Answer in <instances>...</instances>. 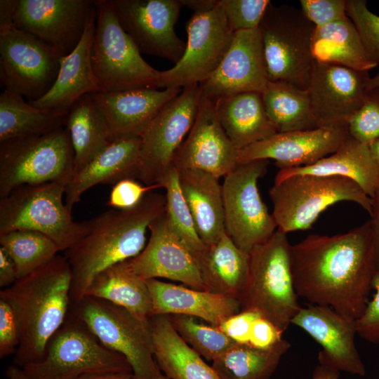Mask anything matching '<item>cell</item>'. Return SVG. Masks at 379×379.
I'll return each instance as SVG.
<instances>
[{"label":"cell","mask_w":379,"mask_h":379,"mask_svg":"<svg viewBox=\"0 0 379 379\" xmlns=\"http://www.w3.org/2000/svg\"><path fill=\"white\" fill-rule=\"evenodd\" d=\"M290 263L298 297L357 320L378 273L370 220L345 233L307 236L291 246Z\"/></svg>","instance_id":"cell-1"},{"label":"cell","mask_w":379,"mask_h":379,"mask_svg":"<svg viewBox=\"0 0 379 379\" xmlns=\"http://www.w3.org/2000/svg\"><path fill=\"white\" fill-rule=\"evenodd\" d=\"M165 211V196L150 192L132 208L109 209L86 220L85 234L65 251L72 273L71 303L85 295L100 272L138 255L149 225Z\"/></svg>","instance_id":"cell-2"},{"label":"cell","mask_w":379,"mask_h":379,"mask_svg":"<svg viewBox=\"0 0 379 379\" xmlns=\"http://www.w3.org/2000/svg\"><path fill=\"white\" fill-rule=\"evenodd\" d=\"M71 284L69 263L65 256L56 255L0 291V299L11 306L18 327L13 364L22 368L44 359L49 340L67 317Z\"/></svg>","instance_id":"cell-3"},{"label":"cell","mask_w":379,"mask_h":379,"mask_svg":"<svg viewBox=\"0 0 379 379\" xmlns=\"http://www.w3.org/2000/svg\"><path fill=\"white\" fill-rule=\"evenodd\" d=\"M286 234L276 230L249 253L248 274L238 298L240 310H253L286 331L301 306L295 292ZM240 310V311H241Z\"/></svg>","instance_id":"cell-4"},{"label":"cell","mask_w":379,"mask_h":379,"mask_svg":"<svg viewBox=\"0 0 379 379\" xmlns=\"http://www.w3.org/2000/svg\"><path fill=\"white\" fill-rule=\"evenodd\" d=\"M269 195L277 230L286 234L310 229L323 211L340 201L371 212V198L357 182L341 176L294 175L274 182Z\"/></svg>","instance_id":"cell-5"},{"label":"cell","mask_w":379,"mask_h":379,"mask_svg":"<svg viewBox=\"0 0 379 379\" xmlns=\"http://www.w3.org/2000/svg\"><path fill=\"white\" fill-rule=\"evenodd\" d=\"M74 174V157L65 128L0 142V199L23 185L66 186Z\"/></svg>","instance_id":"cell-6"},{"label":"cell","mask_w":379,"mask_h":379,"mask_svg":"<svg viewBox=\"0 0 379 379\" xmlns=\"http://www.w3.org/2000/svg\"><path fill=\"white\" fill-rule=\"evenodd\" d=\"M95 7L91 60L100 92L157 88L159 71L142 58L121 27L110 0H95Z\"/></svg>","instance_id":"cell-7"},{"label":"cell","mask_w":379,"mask_h":379,"mask_svg":"<svg viewBox=\"0 0 379 379\" xmlns=\"http://www.w3.org/2000/svg\"><path fill=\"white\" fill-rule=\"evenodd\" d=\"M258 28L269 81L307 90L316 63L312 51L314 25L300 9L270 3Z\"/></svg>","instance_id":"cell-8"},{"label":"cell","mask_w":379,"mask_h":379,"mask_svg":"<svg viewBox=\"0 0 379 379\" xmlns=\"http://www.w3.org/2000/svg\"><path fill=\"white\" fill-rule=\"evenodd\" d=\"M30 379H76L86 373H133L121 354L108 349L68 313L49 340L44 359L22 368Z\"/></svg>","instance_id":"cell-9"},{"label":"cell","mask_w":379,"mask_h":379,"mask_svg":"<svg viewBox=\"0 0 379 379\" xmlns=\"http://www.w3.org/2000/svg\"><path fill=\"white\" fill-rule=\"evenodd\" d=\"M65 186L23 185L0 199V234L27 230L41 232L67 251L85 234L87 222L72 220L63 202Z\"/></svg>","instance_id":"cell-10"},{"label":"cell","mask_w":379,"mask_h":379,"mask_svg":"<svg viewBox=\"0 0 379 379\" xmlns=\"http://www.w3.org/2000/svg\"><path fill=\"white\" fill-rule=\"evenodd\" d=\"M69 314L82 321L103 345L126 358L133 379H157L161 373L153 356L149 321L143 322L126 308L90 295L71 303Z\"/></svg>","instance_id":"cell-11"},{"label":"cell","mask_w":379,"mask_h":379,"mask_svg":"<svg viewBox=\"0 0 379 379\" xmlns=\"http://www.w3.org/2000/svg\"><path fill=\"white\" fill-rule=\"evenodd\" d=\"M62 57L13 22L0 23V81L4 90L28 102L40 99L53 86Z\"/></svg>","instance_id":"cell-12"},{"label":"cell","mask_w":379,"mask_h":379,"mask_svg":"<svg viewBox=\"0 0 379 379\" xmlns=\"http://www.w3.org/2000/svg\"><path fill=\"white\" fill-rule=\"evenodd\" d=\"M268 164L269 160L265 159L239 163L224 177L222 185L225 231L248 253L277 228L258 187Z\"/></svg>","instance_id":"cell-13"},{"label":"cell","mask_w":379,"mask_h":379,"mask_svg":"<svg viewBox=\"0 0 379 379\" xmlns=\"http://www.w3.org/2000/svg\"><path fill=\"white\" fill-rule=\"evenodd\" d=\"M201 98L199 84L182 88L140 135L137 179L145 185L159 184L172 167L174 156L194 121Z\"/></svg>","instance_id":"cell-14"},{"label":"cell","mask_w":379,"mask_h":379,"mask_svg":"<svg viewBox=\"0 0 379 379\" xmlns=\"http://www.w3.org/2000/svg\"><path fill=\"white\" fill-rule=\"evenodd\" d=\"M187 40L180 60L159 71L156 88H184L200 84L216 70L231 44L234 32L219 4L206 13H193L186 24Z\"/></svg>","instance_id":"cell-15"},{"label":"cell","mask_w":379,"mask_h":379,"mask_svg":"<svg viewBox=\"0 0 379 379\" xmlns=\"http://www.w3.org/2000/svg\"><path fill=\"white\" fill-rule=\"evenodd\" d=\"M119 21L140 53L177 63L185 44L175 32L182 0H110Z\"/></svg>","instance_id":"cell-16"},{"label":"cell","mask_w":379,"mask_h":379,"mask_svg":"<svg viewBox=\"0 0 379 379\" xmlns=\"http://www.w3.org/2000/svg\"><path fill=\"white\" fill-rule=\"evenodd\" d=\"M94 6V0H15L13 22L65 56L81 39Z\"/></svg>","instance_id":"cell-17"},{"label":"cell","mask_w":379,"mask_h":379,"mask_svg":"<svg viewBox=\"0 0 379 379\" xmlns=\"http://www.w3.org/2000/svg\"><path fill=\"white\" fill-rule=\"evenodd\" d=\"M367 71L316 62L307 89L318 127L347 126L371 90Z\"/></svg>","instance_id":"cell-18"},{"label":"cell","mask_w":379,"mask_h":379,"mask_svg":"<svg viewBox=\"0 0 379 379\" xmlns=\"http://www.w3.org/2000/svg\"><path fill=\"white\" fill-rule=\"evenodd\" d=\"M239 151L221 125L215 102L201 94L194 121L172 166L201 170L220 179L237 166Z\"/></svg>","instance_id":"cell-19"},{"label":"cell","mask_w":379,"mask_h":379,"mask_svg":"<svg viewBox=\"0 0 379 379\" xmlns=\"http://www.w3.org/2000/svg\"><path fill=\"white\" fill-rule=\"evenodd\" d=\"M269 81L259 28L234 33L228 51L213 74L199 84L215 101L246 92L262 93Z\"/></svg>","instance_id":"cell-20"},{"label":"cell","mask_w":379,"mask_h":379,"mask_svg":"<svg viewBox=\"0 0 379 379\" xmlns=\"http://www.w3.org/2000/svg\"><path fill=\"white\" fill-rule=\"evenodd\" d=\"M356 321L329 307L310 305L300 307L291 324L302 329L322 347L318 354L319 363L340 372L364 376L365 365L355 344Z\"/></svg>","instance_id":"cell-21"},{"label":"cell","mask_w":379,"mask_h":379,"mask_svg":"<svg viewBox=\"0 0 379 379\" xmlns=\"http://www.w3.org/2000/svg\"><path fill=\"white\" fill-rule=\"evenodd\" d=\"M349 136L347 126L277 133L240 149L238 164L273 159L279 169L307 166L335 152Z\"/></svg>","instance_id":"cell-22"},{"label":"cell","mask_w":379,"mask_h":379,"mask_svg":"<svg viewBox=\"0 0 379 379\" xmlns=\"http://www.w3.org/2000/svg\"><path fill=\"white\" fill-rule=\"evenodd\" d=\"M149 230V239L143 250L128 260L132 270L145 280L165 278L205 291L196 260L173 231L166 211Z\"/></svg>","instance_id":"cell-23"},{"label":"cell","mask_w":379,"mask_h":379,"mask_svg":"<svg viewBox=\"0 0 379 379\" xmlns=\"http://www.w3.org/2000/svg\"><path fill=\"white\" fill-rule=\"evenodd\" d=\"M182 91L181 88H138L97 92L91 96L104 116L114 140L140 137L159 110Z\"/></svg>","instance_id":"cell-24"},{"label":"cell","mask_w":379,"mask_h":379,"mask_svg":"<svg viewBox=\"0 0 379 379\" xmlns=\"http://www.w3.org/2000/svg\"><path fill=\"white\" fill-rule=\"evenodd\" d=\"M95 19L94 6L79 42L73 51L61 58L53 86L44 96L29 104L41 109L68 111L82 96L100 92L91 60Z\"/></svg>","instance_id":"cell-25"},{"label":"cell","mask_w":379,"mask_h":379,"mask_svg":"<svg viewBox=\"0 0 379 379\" xmlns=\"http://www.w3.org/2000/svg\"><path fill=\"white\" fill-rule=\"evenodd\" d=\"M151 300V317L184 314L204 319L218 326L227 317L240 312L238 299L164 282L145 280Z\"/></svg>","instance_id":"cell-26"},{"label":"cell","mask_w":379,"mask_h":379,"mask_svg":"<svg viewBox=\"0 0 379 379\" xmlns=\"http://www.w3.org/2000/svg\"><path fill=\"white\" fill-rule=\"evenodd\" d=\"M140 143V137L116 139L77 173L65 189L68 210L72 212L82 194L95 185L137 179Z\"/></svg>","instance_id":"cell-27"},{"label":"cell","mask_w":379,"mask_h":379,"mask_svg":"<svg viewBox=\"0 0 379 379\" xmlns=\"http://www.w3.org/2000/svg\"><path fill=\"white\" fill-rule=\"evenodd\" d=\"M306 174L351 179L371 198L379 187V165L373 157L369 146L350 136L335 152L312 164L279 169L274 182L294 175Z\"/></svg>","instance_id":"cell-28"},{"label":"cell","mask_w":379,"mask_h":379,"mask_svg":"<svg viewBox=\"0 0 379 379\" xmlns=\"http://www.w3.org/2000/svg\"><path fill=\"white\" fill-rule=\"evenodd\" d=\"M194 258L205 291L238 299L248 278L249 253L239 248L226 231Z\"/></svg>","instance_id":"cell-29"},{"label":"cell","mask_w":379,"mask_h":379,"mask_svg":"<svg viewBox=\"0 0 379 379\" xmlns=\"http://www.w3.org/2000/svg\"><path fill=\"white\" fill-rule=\"evenodd\" d=\"M179 184L205 245L215 242L225 231L222 185L219 178L198 169L178 171Z\"/></svg>","instance_id":"cell-30"},{"label":"cell","mask_w":379,"mask_h":379,"mask_svg":"<svg viewBox=\"0 0 379 379\" xmlns=\"http://www.w3.org/2000/svg\"><path fill=\"white\" fill-rule=\"evenodd\" d=\"M149 325L153 356L164 375L169 379H219L212 366L178 334L168 315L151 317Z\"/></svg>","instance_id":"cell-31"},{"label":"cell","mask_w":379,"mask_h":379,"mask_svg":"<svg viewBox=\"0 0 379 379\" xmlns=\"http://www.w3.org/2000/svg\"><path fill=\"white\" fill-rule=\"evenodd\" d=\"M214 102L222 128L239 150L277 133L266 113L262 93H241Z\"/></svg>","instance_id":"cell-32"},{"label":"cell","mask_w":379,"mask_h":379,"mask_svg":"<svg viewBox=\"0 0 379 379\" xmlns=\"http://www.w3.org/2000/svg\"><path fill=\"white\" fill-rule=\"evenodd\" d=\"M312 51L319 63L367 72L378 66L366 53L355 26L347 16L315 27Z\"/></svg>","instance_id":"cell-33"},{"label":"cell","mask_w":379,"mask_h":379,"mask_svg":"<svg viewBox=\"0 0 379 379\" xmlns=\"http://www.w3.org/2000/svg\"><path fill=\"white\" fill-rule=\"evenodd\" d=\"M85 295L101 298L123 307L149 323L152 300L145 279L138 275L128 260L113 265L97 274Z\"/></svg>","instance_id":"cell-34"},{"label":"cell","mask_w":379,"mask_h":379,"mask_svg":"<svg viewBox=\"0 0 379 379\" xmlns=\"http://www.w3.org/2000/svg\"><path fill=\"white\" fill-rule=\"evenodd\" d=\"M65 126L74 151V175L113 141L109 126L91 94L82 96L69 108Z\"/></svg>","instance_id":"cell-35"},{"label":"cell","mask_w":379,"mask_h":379,"mask_svg":"<svg viewBox=\"0 0 379 379\" xmlns=\"http://www.w3.org/2000/svg\"><path fill=\"white\" fill-rule=\"evenodd\" d=\"M68 111L41 109L4 90L0 95V142L46 134L63 128Z\"/></svg>","instance_id":"cell-36"},{"label":"cell","mask_w":379,"mask_h":379,"mask_svg":"<svg viewBox=\"0 0 379 379\" xmlns=\"http://www.w3.org/2000/svg\"><path fill=\"white\" fill-rule=\"evenodd\" d=\"M262 96L277 133L318 128L307 90L284 81H269Z\"/></svg>","instance_id":"cell-37"},{"label":"cell","mask_w":379,"mask_h":379,"mask_svg":"<svg viewBox=\"0 0 379 379\" xmlns=\"http://www.w3.org/2000/svg\"><path fill=\"white\" fill-rule=\"evenodd\" d=\"M290 347L285 339L268 350L234 344L211 366L219 379H270Z\"/></svg>","instance_id":"cell-38"},{"label":"cell","mask_w":379,"mask_h":379,"mask_svg":"<svg viewBox=\"0 0 379 379\" xmlns=\"http://www.w3.org/2000/svg\"><path fill=\"white\" fill-rule=\"evenodd\" d=\"M0 246L13 261L18 279L46 264L60 251L46 235L27 230L0 234Z\"/></svg>","instance_id":"cell-39"},{"label":"cell","mask_w":379,"mask_h":379,"mask_svg":"<svg viewBox=\"0 0 379 379\" xmlns=\"http://www.w3.org/2000/svg\"><path fill=\"white\" fill-rule=\"evenodd\" d=\"M159 185L166 190V213L171 227L195 258L206 245L197 232L193 217L180 190L178 171L172 166Z\"/></svg>","instance_id":"cell-40"},{"label":"cell","mask_w":379,"mask_h":379,"mask_svg":"<svg viewBox=\"0 0 379 379\" xmlns=\"http://www.w3.org/2000/svg\"><path fill=\"white\" fill-rule=\"evenodd\" d=\"M168 317L180 338L208 360L213 361L235 344L217 326L199 324L194 317L184 314Z\"/></svg>","instance_id":"cell-41"},{"label":"cell","mask_w":379,"mask_h":379,"mask_svg":"<svg viewBox=\"0 0 379 379\" xmlns=\"http://www.w3.org/2000/svg\"><path fill=\"white\" fill-rule=\"evenodd\" d=\"M346 14L355 26L369 58L379 65V16L367 7L365 0H347Z\"/></svg>","instance_id":"cell-42"},{"label":"cell","mask_w":379,"mask_h":379,"mask_svg":"<svg viewBox=\"0 0 379 379\" xmlns=\"http://www.w3.org/2000/svg\"><path fill=\"white\" fill-rule=\"evenodd\" d=\"M347 127L350 137L368 146L379 138V88L368 91Z\"/></svg>","instance_id":"cell-43"},{"label":"cell","mask_w":379,"mask_h":379,"mask_svg":"<svg viewBox=\"0 0 379 379\" xmlns=\"http://www.w3.org/2000/svg\"><path fill=\"white\" fill-rule=\"evenodd\" d=\"M270 3L269 0H219L234 32L258 28Z\"/></svg>","instance_id":"cell-44"},{"label":"cell","mask_w":379,"mask_h":379,"mask_svg":"<svg viewBox=\"0 0 379 379\" xmlns=\"http://www.w3.org/2000/svg\"><path fill=\"white\" fill-rule=\"evenodd\" d=\"M161 188L159 184L147 185L134 178H125L114 185L107 206L115 209H129L137 206L149 192Z\"/></svg>","instance_id":"cell-45"},{"label":"cell","mask_w":379,"mask_h":379,"mask_svg":"<svg viewBox=\"0 0 379 379\" xmlns=\"http://www.w3.org/2000/svg\"><path fill=\"white\" fill-rule=\"evenodd\" d=\"M346 1L301 0L300 10L315 27H319L347 16Z\"/></svg>","instance_id":"cell-46"},{"label":"cell","mask_w":379,"mask_h":379,"mask_svg":"<svg viewBox=\"0 0 379 379\" xmlns=\"http://www.w3.org/2000/svg\"><path fill=\"white\" fill-rule=\"evenodd\" d=\"M375 294L356 321L357 334L372 344H379V272L373 281Z\"/></svg>","instance_id":"cell-47"},{"label":"cell","mask_w":379,"mask_h":379,"mask_svg":"<svg viewBox=\"0 0 379 379\" xmlns=\"http://www.w3.org/2000/svg\"><path fill=\"white\" fill-rule=\"evenodd\" d=\"M260 314L253 310H241L225 319L217 327L235 344L248 345L252 324Z\"/></svg>","instance_id":"cell-48"},{"label":"cell","mask_w":379,"mask_h":379,"mask_svg":"<svg viewBox=\"0 0 379 379\" xmlns=\"http://www.w3.org/2000/svg\"><path fill=\"white\" fill-rule=\"evenodd\" d=\"M20 342L17 321L11 306L0 299V357L15 354Z\"/></svg>","instance_id":"cell-49"},{"label":"cell","mask_w":379,"mask_h":379,"mask_svg":"<svg viewBox=\"0 0 379 379\" xmlns=\"http://www.w3.org/2000/svg\"><path fill=\"white\" fill-rule=\"evenodd\" d=\"M283 333L273 322L260 314L252 324L248 345L258 350H271L281 342Z\"/></svg>","instance_id":"cell-50"},{"label":"cell","mask_w":379,"mask_h":379,"mask_svg":"<svg viewBox=\"0 0 379 379\" xmlns=\"http://www.w3.org/2000/svg\"><path fill=\"white\" fill-rule=\"evenodd\" d=\"M18 279L15 264L7 253L0 247V287L8 288Z\"/></svg>","instance_id":"cell-51"},{"label":"cell","mask_w":379,"mask_h":379,"mask_svg":"<svg viewBox=\"0 0 379 379\" xmlns=\"http://www.w3.org/2000/svg\"><path fill=\"white\" fill-rule=\"evenodd\" d=\"M371 224L373 231L375 262L379 272V187L371 198Z\"/></svg>","instance_id":"cell-52"},{"label":"cell","mask_w":379,"mask_h":379,"mask_svg":"<svg viewBox=\"0 0 379 379\" xmlns=\"http://www.w3.org/2000/svg\"><path fill=\"white\" fill-rule=\"evenodd\" d=\"M184 6L194 11V13H202L211 11L218 4V0H182Z\"/></svg>","instance_id":"cell-53"},{"label":"cell","mask_w":379,"mask_h":379,"mask_svg":"<svg viewBox=\"0 0 379 379\" xmlns=\"http://www.w3.org/2000/svg\"><path fill=\"white\" fill-rule=\"evenodd\" d=\"M340 371L326 364H317L313 369L311 379H338Z\"/></svg>","instance_id":"cell-54"},{"label":"cell","mask_w":379,"mask_h":379,"mask_svg":"<svg viewBox=\"0 0 379 379\" xmlns=\"http://www.w3.org/2000/svg\"><path fill=\"white\" fill-rule=\"evenodd\" d=\"M76 379H133V373H86Z\"/></svg>","instance_id":"cell-55"},{"label":"cell","mask_w":379,"mask_h":379,"mask_svg":"<svg viewBox=\"0 0 379 379\" xmlns=\"http://www.w3.org/2000/svg\"><path fill=\"white\" fill-rule=\"evenodd\" d=\"M6 375L8 379H30L22 368L15 364L6 368Z\"/></svg>","instance_id":"cell-56"},{"label":"cell","mask_w":379,"mask_h":379,"mask_svg":"<svg viewBox=\"0 0 379 379\" xmlns=\"http://www.w3.org/2000/svg\"><path fill=\"white\" fill-rule=\"evenodd\" d=\"M373 157L379 165V138L369 145Z\"/></svg>","instance_id":"cell-57"},{"label":"cell","mask_w":379,"mask_h":379,"mask_svg":"<svg viewBox=\"0 0 379 379\" xmlns=\"http://www.w3.org/2000/svg\"><path fill=\"white\" fill-rule=\"evenodd\" d=\"M368 86L370 89L379 88V72L374 77H371Z\"/></svg>","instance_id":"cell-58"},{"label":"cell","mask_w":379,"mask_h":379,"mask_svg":"<svg viewBox=\"0 0 379 379\" xmlns=\"http://www.w3.org/2000/svg\"><path fill=\"white\" fill-rule=\"evenodd\" d=\"M157 379H169L168 377H166L165 375H164L162 373L158 376Z\"/></svg>","instance_id":"cell-59"}]
</instances>
